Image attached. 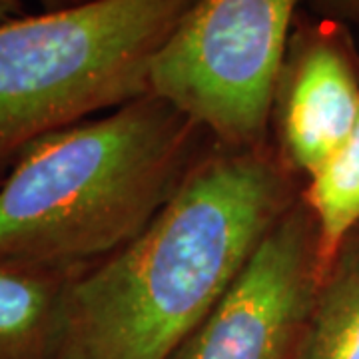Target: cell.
Wrapping results in <instances>:
<instances>
[{"label": "cell", "instance_id": "cell-1", "mask_svg": "<svg viewBox=\"0 0 359 359\" xmlns=\"http://www.w3.org/2000/svg\"><path fill=\"white\" fill-rule=\"evenodd\" d=\"M292 176L268 144L198 160L132 242L70 278L56 359H172L299 196Z\"/></svg>", "mask_w": 359, "mask_h": 359}, {"label": "cell", "instance_id": "cell-2", "mask_svg": "<svg viewBox=\"0 0 359 359\" xmlns=\"http://www.w3.org/2000/svg\"><path fill=\"white\" fill-rule=\"evenodd\" d=\"M202 132L146 94L26 144L0 184V262L74 276L112 256L178 192Z\"/></svg>", "mask_w": 359, "mask_h": 359}, {"label": "cell", "instance_id": "cell-3", "mask_svg": "<svg viewBox=\"0 0 359 359\" xmlns=\"http://www.w3.org/2000/svg\"><path fill=\"white\" fill-rule=\"evenodd\" d=\"M194 0H86L0 25V164L26 144L150 94Z\"/></svg>", "mask_w": 359, "mask_h": 359}, {"label": "cell", "instance_id": "cell-4", "mask_svg": "<svg viewBox=\"0 0 359 359\" xmlns=\"http://www.w3.org/2000/svg\"><path fill=\"white\" fill-rule=\"evenodd\" d=\"M299 0H194L150 68V94L226 148L266 146Z\"/></svg>", "mask_w": 359, "mask_h": 359}, {"label": "cell", "instance_id": "cell-5", "mask_svg": "<svg viewBox=\"0 0 359 359\" xmlns=\"http://www.w3.org/2000/svg\"><path fill=\"white\" fill-rule=\"evenodd\" d=\"M321 280L316 222L297 196L172 359H295Z\"/></svg>", "mask_w": 359, "mask_h": 359}, {"label": "cell", "instance_id": "cell-6", "mask_svg": "<svg viewBox=\"0 0 359 359\" xmlns=\"http://www.w3.org/2000/svg\"><path fill=\"white\" fill-rule=\"evenodd\" d=\"M359 120V56L341 22L321 18L290 36L271 120L278 154L309 176L349 138Z\"/></svg>", "mask_w": 359, "mask_h": 359}, {"label": "cell", "instance_id": "cell-7", "mask_svg": "<svg viewBox=\"0 0 359 359\" xmlns=\"http://www.w3.org/2000/svg\"><path fill=\"white\" fill-rule=\"evenodd\" d=\"M70 278L0 262V359H56Z\"/></svg>", "mask_w": 359, "mask_h": 359}, {"label": "cell", "instance_id": "cell-8", "mask_svg": "<svg viewBox=\"0 0 359 359\" xmlns=\"http://www.w3.org/2000/svg\"><path fill=\"white\" fill-rule=\"evenodd\" d=\"M295 359H359V228L321 280Z\"/></svg>", "mask_w": 359, "mask_h": 359}, {"label": "cell", "instance_id": "cell-9", "mask_svg": "<svg viewBox=\"0 0 359 359\" xmlns=\"http://www.w3.org/2000/svg\"><path fill=\"white\" fill-rule=\"evenodd\" d=\"M299 196L316 222L325 278L341 245L359 228V120L349 138L309 174Z\"/></svg>", "mask_w": 359, "mask_h": 359}, {"label": "cell", "instance_id": "cell-10", "mask_svg": "<svg viewBox=\"0 0 359 359\" xmlns=\"http://www.w3.org/2000/svg\"><path fill=\"white\" fill-rule=\"evenodd\" d=\"M323 18L335 22H359V0H309Z\"/></svg>", "mask_w": 359, "mask_h": 359}, {"label": "cell", "instance_id": "cell-11", "mask_svg": "<svg viewBox=\"0 0 359 359\" xmlns=\"http://www.w3.org/2000/svg\"><path fill=\"white\" fill-rule=\"evenodd\" d=\"M22 16V0H0V25Z\"/></svg>", "mask_w": 359, "mask_h": 359}, {"label": "cell", "instance_id": "cell-12", "mask_svg": "<svg viewBox=\"0 0 359 359\" xmlns=\"http://www.w3.org/2000/svg\"><path fill=\"white\" fill-rule=\"evenodd\" d=\"M52 8H62V6H70V4H78V2H86V0H46Z\"/></svg>", "mask_w": 359, "mask_h": 359}]
</instances>
